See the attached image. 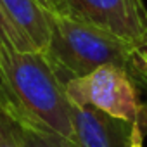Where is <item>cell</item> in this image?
<instances>
[{
	"label": "cell",
	"instance_id": "obj_5",
	"mask_svg": "<svg viewBox=\"0 0 147 147\" xmlns=\"http://www.w3.org/2000/svg\"><path fill=\"white\" fill-rule=\"evenodd\" d=\"M73 140L78 147H144L138 125L90 106H73Z\"/></svg>",
	"mask_w": 147,
	"mask_h": 147
},
{
	"label": "cell",
	"instance_id": "obj_7",
	"mask_svg": "<svg viewBox=\"0 0 147 147\" xmlns=\"http://www.w3.org/2000/svg\"><path fill=\"white\" fill-rule=\"evenodd\" d=\"M21 125V137L24 147H78V144L71 138H66L52 130L35 126V125Z\"/></svg>",
	"mask_w": 147,
	"mask_h": 147
},
{
	"label": "cell",
	"instance_id": "obj_4",
	"mask_svg": "<svg viewBox=\"0 0 147 147\" xmlns=\"http://www.w3.org/2000/svg\"><path fill=\"white\" fill-rule=\"evenodd\" d=\"M55 12L99 26L135 47L147 38V9L142 0H61Z\"/></svg>",
	"mask_w": 147,
	"mask_h": 147
},
{
	"label": "cell",
	"instance_id": "obj_8",
	"mask_svg": "<svg viewBox=\"0 0 147 147\" xmlns=\"http://www.w3.org/2000/svg\"><path fill=\"white\" fill-rule=\"evenodd\" d=\"M0 49H12L19 52H31L33 49L28 45V42L18 33V30L12 26L4 4L0 0Z\"/></svg>",
	"mask_w": 147,
	"mask_h": 147
},
{
	"label": "cell",
	"instance_id": "obj_3",
	"mask_svg": "<svg viewBox=\"0 0 147 147\" xmlns=\"http://www.w3.org/2000/svg\"><path fill=\"white\" fill-rule=\"evenodd\" d=\"M64 88L73 106L100 109L114 118L135 123L142 130L144 102L140 100V87L128 69L102 66L87 76L67 82Z\"/></svg>",
	"mask_w": 147,
	"mask_h": 147
},
{
	"label": "cell",
	"instance_id": "obj_9",
	"mask_svg": "<svg viewBox=\"0 0 147 147\" xmlns=\"http://www.w3.org/2000/svg\"><path fill=\"white\" fill-rule=\"evenodd\" d=\"M0 147H24L21 125L2 109H0Z\"/></svg>",
	"mask_w": 147,
	"mask_h": 147
},
{
	"label": "cell",
	"instance_id": "obj_2",
	"mask_svg": "<svg viewBox=\"0 0 147 147\" xmlns=\"http://www.w3.org/2000/svg\"><path fill=\"white\" fill-rule=\"evenodd\" d=\"M133 50V43L99 26L50 11V42L43 54L64 85L102 66L128 69Z\"/></svg>",
	"mask_w": 147,
	"mask_h": 147
},
{
	"label": "cell",
	"instance_id": "obj_10",
	"mask_svg": "<svg viewBox=\"0 0 147 147\" xmlns=\"http://www.w3.org/2000/svg\"><path fill=\"white\" fill-rule=\"evenodd\" d=\"M128 73L138 83V87L147 88V38L135 47L131 62L128 66Z\"/></svg>",
	"mask_w": 147,
	"mask_h": 147
},
{
	"label": "cell",
	"instance_id": "obj_11",
	"mask_svg": "<svg viewBox=\"0 0 147 147\" xmlns=\"http://www.w3.org/2000/svg\"><path fill=\"white\" fill-rule=\"evenodd\" d=\"M0 109L9 113L14 119H16V109H14V104H12V99H11V94L5 87V82L2 78V73H0Z\"/></svg>",
	"mask_w": 147,
	"mask_h": 147
},
{
	"label": "cell",
	"instance_id": "obj_6",
	"mask_svg": "<svg viewBox=\"0 0 147 147\" xmlns=\"http://www.w3.org/2000/svg\"><path fill=\"white\" fill-rule=\"evenodd\" d=\"M4 9L33 50L45 52L50 42V11L38 0H2Z\"/></svg>",
	"mask_w": 147,
	"mask_h": 147
},
{
	"label": "cell",
	"instance_id": "obj_13",
	"mask_svg": "<svg viewBox=\"0 0 147 147\" xmlns=\"http://www.w3.org/2000/svg\"><path fill=\"white\" fill-rule=\"evenodd\" d=\"M142 131L147 133V102H144V123H142Z\"/></svg>",
	"mask_w": 147,
	"mask_h": 147
},
{
	"label": "cell",
	"instance_id": "obj_1",
	"mask_svg": "<svg viewBox=\"0 0 147 147\" xmlns=\"http://www.w3.org/2000/svg\"><path fill=\"white\" fill-rule=\"evenodd\" d=\"M0 73L18 123L42 126L73 140V104L43 52L0 49Z\"/></svg>",
	"mask_w": 147,
	"mask_h": 147
},
{
	"label": "cell",
	"instance_id": "obj_12",
	"mask_svg": "<svg viewBox=\"0 0 147 147\" xmlns=\"http://www.w3.org/2000/svg\"><path fill=\"white\" fill-rule=\"evenodd\" d=\"M38 2H40L42 5H45L49 11H57V7H59V4H61V0H38Z\"/></svg>",
	"mask_w": 147,
	"mask_h": 147
}]
</instances>
